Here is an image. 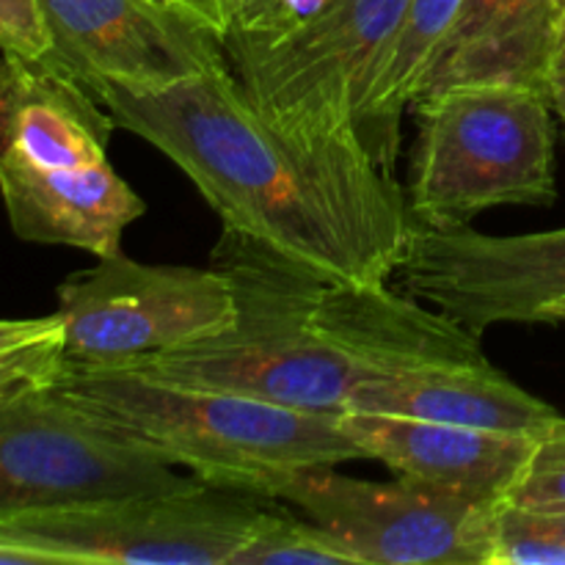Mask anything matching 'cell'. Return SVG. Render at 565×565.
I'll return each mask as SVG.
<instances>
[{
	"label": "cell",
	"instance_id": "obj_1",
	"mask_svg": "<svg viewBox=\"0 0 565 565\" xmlns=\"http://www.w3.org/2000/svg\"><path fill=\"white\" fill-rule=\"evenodd\" d=\"M94 97L193 182L224 232L351 285H390L406 263L417 235L408 193L356 127L285 130L248 103L230 66Z\"/></svg>",
	"mask_w": 565,
	"mask_h": 565
},
{
	"label": "cell",
	"instance_id": "obj_2",
	"mask_svg": "<svg viewBox=\"0 0 565 565\" xmlns=\"http://www.w3.org/2000/svg\"><path fill=\"white\" fill-rule=\"evenodd\" d=\"M210 265L230 276L235 326L127 367L298 412L342 414L367 381L491 364L480 337L392 285L323 279L232 232H221Z\"/></svg>",
	"mask_w": 565,
	"mask_h": 565
},
{
	"label": "cell",
	"instance_id": "obj_3",
	"mask_svg": "<svg viewBox=\"0 0 565 565\" xmlns=\"http://www.w3.org/2000/svg\"><path fill=\"white\" fill-rule=\"evenodd\" d=\"M47 386L127 445L185 469L199 483L265 502L303 469L364 461L340 414L174 384L132 367L61 362Z\"/></svg>",
	"mask_w": 565,
	"mask_h": 565
},
{
	"label": "cell",
	"instance_id": "obj_4",
	"mask_svg": "<svg viewBox=\"0 0 565 565\" xmlns=\"http://www.w3.org/2000/svg\"><path fill=\"white\" fill-rule=\"evenodd\" d=\"M419 136L408 169L417 230H461L502 204L557 199L555 121L533 83H456L414 99Z\"/></svg>",
	"mask_w": 565,
	"mask_h": 565
},
{
	"label": "cell",
	"instance_id": "obj_5",
	"mask_svg": "<svg viewBox=\"0 0 565 565\" xmlns=\"http://www.w3.org/2000/svg\"><path fill=\"white\" fill-rule=\"evenodd\" d=\"M263 511L210 486L0 511V565H230Z\"/></svg>",
	"mask_w": 565,
	"mask_h": 565
},
{
	"label": "cell",
	"instance_id": "obj_6",
	"mask_svg": "<svg viewBox=\"0 0 565 565\" xmlns=\"http://www.w3.org/2000/svg\"><path fill=\"white\" fill-rule=\"evenodd\" d=\"M64 362L127 367L230 331L237 301L221 268L147 265L125 252L99 257L94 268L58 287Z\"/></svg>",
	"mask_w": 565,
	"mask_h": 565
},
{
	"label": "cell",
	"instance_id": "obj_7",
	"mask_svg": "<svg viewBox=\"0 0 565 565\" xmlns=\"http://www.w3.org/2000/svg\"><path fill=\"white\" fill-rule=\"evenodd\" d=\"M408 0H326L287 28L224 33V53L248 103L290 132L353 127L359 88Z\"/></svg>",
	"mask_w": 565,
	"mask_h": 565
},
{
	"label": "cell",
	"instance_id": "obj_8",
	"mask_svg": "<svg viewBox=\"0 0 565 565\" xmlns=\"http://www.w3.org/2000/svg\"><path fill=\"white\" fill-rule=\"evenodd\" d=\"M276 502L298 508L334 535L359 565H491L494 555L500 502L408 475L379 483L312 467Z\"/></svg>",
	"mask_w": 565,
	"mask_h": 565
},
{
	"label": "cell",
	"instance_id": "obj_9",
	"mask_svg": "<svg viewBox=\"0 0 565 565\" xmlns=\"http://www.w3.org/2000/svg\"><path fill=\"white\" fill-rule=\"evenodd\" d=\"M160 458L127 445L47 384L0 397V511L196 489Z\"/></svg>",
	"mask_w": 565,
	"mask_h": 565
},
{
	"label": "cell",
	"instance_id": "obj_10",
	"mask_svg": "<svg viewBox=\"0 0 565 565\" xmlns=\"http://www.w3.org/2000/svg\"><path fill=\"white\" fill-rule=\"evenodd\" d=\"M395 279L475 337L502 323H541L565 301V226L533 235L417 230Z\"/></svg>",
	"mask_w": 565,
	"mask_h": 565
},
{
	"label": "cell",
	"instance_id": "obj_11",
	"mask_svg": "<svg viewBox=\"0 0 565 565\" xmlns=\"http://www.w3.org/2000/svg\"><path fill=\"white\" fill-rule=\"evenodd\" d=\"M53 58L92 94L160 92L230 66L224 42L163 0H36Z\"/></svg>",
	"mask_w": 565,
	"mask_h": 565
},
{
	"label": "cell",
	"instance_id": "obj_12",
	"mask_svg": "<svg viewBox=\"0 0 565 565\" xmlns=\"http://www.w3.org/2000/svg\"><path fill=\"white\" fill-rule=\"evenodd\" d=\"M342 428L364 458L397 475L502 502L533 458L535 436L494 434L397 414L345 412Z\"/></svg>",
	"mask_w": 565,
	"mask_h": 565
},
{
	"label": "cell",
	"instance_id": "obj_13",
	"mask_svg": "<svg viewBox=\"0 0 565 565\" xmlns=\"http://www.w3.org/2000/svg\"><path fill=\"white\" fill-rule=\"evenodd\" d=\"M0 202L20 241L83 248L97 259L119 254L127 226L147 213L143 199L116 174L110 160L83 169H42L3 154Z\"/></svg>",
	"mask_w": 565,
	"mask_h": 565
},
{
	"label": "cell",
	"instance_id": "obj_14",
	"mask_svg": "<svg viewBox=\"0 0 565 565\" xmlns=\"http://www.w3.org/2000/svg\"><path fill=\"white\" fill-rule=\"evenodd\" d=\"M116 119L55 58L0 53V158L42 169H83L108 160Z\"/></svg>",
	"mask_w": 565,
	"mask_h": 565
},
{
	"label": "cell",
	"instance_id": "obj_15",
	"mask_svg": "<svg viewBox=\"0 0 565 565\" xmlns=\"http://www.w3.org/2000/svg\"><path fill=\"white\" fill-rule=\"evenodd\" d=\"M345 412L397 414L428 423L494 430V434L546 436L563 414L541 397L489 367H434L367 381L348 401ZM342 412V414H345Z\"/></svg>",
	"mask_w": 565,
	"mask_h": 565
},
{
	"label": "cell",
	"instance_id": "obj_16",
	"mask_svg": "<svg viewBox=\"0 0 565 565\" xmlns=\"http://www.w3.org/2000/svg\"><path fill=\"white\" fill-rule=\"evenodd\" d=\"M557 0H463L417 97L456 83H533L546 88ZM414 97V99H417Z\"/></svg>",
	"mask_w": 565,
	"mask_h": 565
},
{
	"label": "cell",
	"instance_id": "obj_17",
	"mask_svg": "<svg viewBox=\"0 0 565 565\" xmlns=\"http://www.w3.org/2000/svg\"><path fill=\"white\" fill-rule=\"evenodd\" d=\"M461 6L463 0H408L395 33L359 88L353 127L364 147L390 169H395L401 147L403 114L417 97L419 83Z\"/></svg>",
	"mask_w": 565,
	"mask_h": 565
},
{
	"label": "cell",
	"instance_id": "obj_18",
	"mask_svg": "<svg viewBox=\"0 0 565 565\" xmlns=\"http://www.w3.org/2000/svg\"><path fill=\"white\" fill-rule=\"evenodd\" d=\"M359 565L356 557L315 522H298L287 511L265 508L252 535L243 541L230 565Z\"/></svg>",
	"mask_w": 565,
	"mask_h": 565
},
{
	"label": "cell",
	"instance_id": "obj_19",
	"mask_svg": "<svg viewBox=\"0 0 565 565\" xmlns=\"http://www.w3.org/2000/svg\"><path fill=\"white\" fill-rule=\"evenodd\" d=\"M64 362V320L0 318V397L53 381Z\"/></svg>",
	"mask_w": 565,
	"mask_h": 565
},
{
	"label": "cell",
	"instance_id": "obj_20",
	"mask_svg": "<svg viewBox=\"0 0 565 565\" xmlns=\"http://www.w3.org/2000/svg\"><path fill=\"white\" fill-rule=\"evenodd\" d=\"M491 565H565V513L502 500Z\"/></svg>",
	"mask_w": 565,
	"mask_h": 565
},
{
	"label": "cell",
	"instance_id": "obj_21",
	"mask_svg": "<svg viewBox=\"0 0 565 565\" xmlns=\"http://www.w3.org/2000/svg\"><path fill=\"white\" fill-rule=\"evenodd\" d=\"M505 500L565 513V419L541 436L527 469Z\"/></svg>",
	"mask_w": 565,
	"mask_h": 565
},
{
	"label": "cell",
	"instance_id": "obj_22",
	"mask_svg": "<svg viewBox=\"0 0 565 565\" xmlns=\"http://www.w3.org/2000/svg\"><path fill=\"white\" fill-rule=\"evenodd\" d=\"M0 53L53 58V39L36 0H0Z\"/></svg>",
	"mask_w": 565,
	"mask_h": 565
},
{
	"label": "cell",
	"instance_id": "obj_23",
	"mask_svg": "<svg viewBox=\"0 0 565 565\" xmlns=\"http://www.w3.org/2000/svg\"><path fill=\"white\" fill-rule=\"evenodd\" d=\"M163 3L174 6L177 11L188 14L191 20L202 22L204 28L218 33L224 39L226 31V20H224V9H221V0H163Z\"/></svg>",
	"mask_w": 565,
	"mask_h": 565
},
{
	"label": "cell",
	"instance_id": "obj_24",
	"mask_svg": "<svg viewBox=\"0 0 565 565\" xmlns=\"http://www.w3.org/2000/svg\"><path fill=\"white\" fill-rule=\"evenodd\" d=\"M546 97H550L552 110L557 114L565 132V50H555L550 66H546Z\"/></svg>",
	"mask_w": 565,
	"mask_h": 565
},
{
	"label": "cell",
	"instance_id": "obj_25",
	"mask_svg": "<svg viewBox=\"0 0 565 565\" xmlns=\"http://www.w3.org/2000/svg\"><path fill=\"white\" fill-rule=\"evenodd\" d=\"M555 50H565V0L555 3Z\"/></svg>",
	"mask_w": 565,
	"mask_h": 565
},
{
	"label": "cell",
	"instance_id": "obj_26",
	"mask_svg": "<svg viewBox=\"0 0 565 565\" xmlns=\"http://www.w3.org/2000/svg\"><path fill=\"white\" fill-rule=\"evenodd\" d=\"M541 323H565V301L555 303L552 309H546V315H544V320H541Z\"/></svg>",
	"mask_w": 565,
	"mask_h": 565
}]
</instances>
